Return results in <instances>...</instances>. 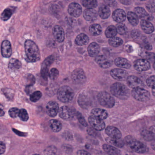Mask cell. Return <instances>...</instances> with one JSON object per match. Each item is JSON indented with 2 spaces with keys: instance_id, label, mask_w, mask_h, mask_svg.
<instances>
[{
  "instance_id": "58",
  "label": "cell",
  "mask_w": 155,
  "mask_h": 155,
  "mask_svg": "<svg viewBox=\"0 0 155 155\" xmlns=\"http://www.w3.org/2000/svg\"><path fill=\"white\" fill-rule=\"evenodd\" d=\"M77 154L78 155H91V153L86 150H78Z\"/></svg>"
},
{
  "instance_id": "22",
  "label": "cell",
  "mask_w": 155,
  "mask_h": 155,
  "mask_svg": "<svg viewBox=\"0 0 155 155\" xmlns=\"http://www.w3.org/2000/svg\"><path fill=\"white\" fill-rule=\"evenodd\" d=\"M83 17L87 21H95L97 18V13L93 8H87L83 12Z\"/></svg>"
},
{
  "instance_id": "35",
  "label": "cell",
  "mask_w": 155,
  "mask_h": 155,
  "mask_svg": "<svg viewBox=\"0 0 155 155\" xmlns=\"http://www.w3.org/2000/svg\"><path fill=\"white\" fill-rule=\"evenodd\" d=\"M106 141L108 144H111L117 147L122 148L125 145L124 140L120 139V138L114 139L109 137L106 138Z\"/></svg>"
},
{
  "instance_id": "56",
  "label": "cell",
  "mask_w": 155,
  "mask_h": 155,
  "mask_svg": "<svg viewBox=\"0 0 155 155\" xmlns=\"http://www.w3.org/2000/svg\"><path fill=\"white\" fill-rule=\"evenodd\" d=\"M6 145L2 141H0V155L3 154L6 151Z\"/></svg>"
},
{
  "instance_id": "42",
  "label": "cell",
  "mask_w": 155,
  "mask_h": 155,
  "mask_svg": "<svg viewBox=\"0 0 155 155\" xmlns=\"http://www.w3.org/2000/svg\"><path fill=\"white\" fill-rule=\"evenodd\" d=\"M42 96V93L40 91H35L30 95V100L32 102H37L39 100Z\"/></svg>"
},
{
  "instance_id": "30",
  "label": "cell",
  "mask_w": 155,
  "mask_h": 155,
  "mask_svg": "<svg viewBox=\"0 0 155 155\" xmlns=\"http://www.w3.org/2000/svg\"><path fill=\"white\" fill-rule=\"evenodd\" d=\"M102 148L106 153L111 155H120L121 152L118 149L109 144H104L102 146Z\"/></svg>"
},
{
  "instance_id": "26",
  "label": "cell",
  "mask_w": 155,
  "mask_h": 155,
  "mask_svg": "<svg viewBox=\"0 0 155 155\" xmlns=\"http://www.w3.org/2000/svg\"><path fill=\"white\" fill-rule=\"evenodd\" d=\"M98 14L102 19H106L109 18L110 15V10L109 7L103 4L101 5L98 9Z\"/></svg>"
},
{
  "instance_id": "40",
  "label": "cell",
  "mask_w": 155,
  "mask_h": 155,
  "mask_svg": "<svg viewBox=\"0 0 155 155\" xmlns=\"http://www.w3.org/2000/svg\"><path fill=\"white\" fill-rule=\"evenodd\" d=\"M82 5L87 8H94L97 5V0H82Z\"/></svg>"
},
{
  "instance_id": "25",
  "label": "cell",
  "mask_w": 155,
  "mask_h": 155,
  "mask_svg": "<svg viewBox=\"0 0 155 155\" xmlns=\"http://www.w3.org/2000/svg\"><path fill=\"white\" fill-rule=\"evenodd\" d=\"M91 114L92 116L103 120L106 119L108 116V114L107 110L103 109L98 108L92 109L91 111Z\"/></svg>"
},
{
  "instance_id": "15",
  "label": "cell",
  "mask_w": 155,
  "mask_h": 155,
  "mask_svg": "<svg viewBox=\"0 0 155 155\" xmlns=\"http://www.w3.org/2000/svg\"><path fill=\"white\" fill-rule=\"evenodd\" d=\"M126 80L128 86L131 88L143 87V83L142 81L136 76H128Z\"/></svg>"
},
{
  "instance_id": "41",
  "label": "cell",
  "mask_w": 155,
  "mask_h": 155,
  "mask_svg": "<svg viewBox=\"0 0 155 155\" xmlns=\"http://www.w3.org/2000/svg\"><path fill=\"white\" fill-rule=\"evenodd\" d=\"M116 28L117 33L121 35H125L127 31V28L125 24L122 23H119L117 24Z\"/></svg>"
},
{
  "instance_id": "51",
  "label": "cell",
  "mask_w": 155,
  "mask_h": 155,
  "mask_svg": "<svg viewBox=\"0 0 155 155\" xmlns=\"http://www.w3.org/2000/svg\"><path fill=\"white\" fill-rule=\"evenodd\" d=\"M62 136L63 138L68 141H70L73 140V135L70 131H65V132H63Z\"/></svg>"
},
{
  "instance_id": "47",
  "label": "cell",
  "mask_w": 155,
  "mask_h": 155,
  "mask_svg": "<svg viewBox=\"0 0 155 155\" xmlns=\"http://www.w3.org/2000/svg\"><path fill=\"white\" fill-rule=\"evenodd\" d=\"M146 8L149 12L154 13L155 11V2L154 1H150L146 4Z\"/></svg>"
},
{
  "instance_id": "33",
  "label": "cell",
  "mask_w": 155,
  "mask_h": 155,
  "mask_svg": "<svg viewBox=\"0 0 155 155\" xmlns=\"http://www.w3.org/2000/svg\"><path fill=\"white\" fill-rule=\"evenodd\" d=\"M49 126L51 130L55 132H59L62 129V124L58 120H51L49 121Z\"/></svg>"
},
{
  "instance_id": "8",
  "label": "cell",
  "mask_w": 155,
  "mask_h": 155,
  "mask_svg": "<svg viewBox=\"0 0 155 155\" xmlns=\"http://www.w3.org/2000/svg\"><path fill=\"white\" fill-rule=\"evenodd\" d=\"M71 78L73 83L76 84H83L87 80L85 72L81 68L75 69L71 73Z\"/></svg>"
},
{
  "instance_id": "53",
  "label": "cell",
  "mask_w": 155,
  "mask_h": 155,
  "mask_svg": "<svg viewBox=\"0 0 155 155\" xmlns=\"http://www.w3.org/2000/svg\"><path fill=\"white\" fill-rule=\"evenodd\" d=\"M97 131V130L94 129L92 127H88L87 128V132L88 134L90 136H92V137H97V136L98 133Z\"/></svg>"
},
{
  "instance_id": "4",
  "label": "cell",
  "mask_w": 155,
  "mask_h": 155,
  "mask_svg": "<svg viewBox=\"0 0 155 155\" xmlns=\"http://www.w3.org/2000/svg\"><path fill=\"white\" fill-rule=\"evenodd\" d=\"M74 91L70 87L68 86H63L61 87L57 93L58 99L64 103L71 102L74 98Z\"/></svg>"
},
{
  "instance_id": "44",
  "label": "cell",
  "mask_w": 155,
  "mask_h": 155,
  "mask_svg": "<svg viewBox=\"0 0 155 155\" xmlns=\"http://www.w3.org/2000/svg\"><path fill=\"white\" fill-rule=\"evenodd\" d=\"M59 75V72L57 68H53L50 71H49V77L52 80H55L58 78Z\"/></svg>"
},
{
  "instance_id": "13",
  "label": "cell",
  "mask_w": 155,
  "mask_h": 155,
  "mask_svg": "<svg viewBox=\"0 0 155 155\" xmlns=\"http://www.w3.org/2000/svg\"><path fill=\"white\" fill-rule=\"evenodd\" d=\"M68 12L72 17L78 18L82 14V8L78 3L72 2L69 5Z\"/></svg>"
},
{
  "instance_id": "5",
  "label": "cell",
  "mask_w": 155,
  "mask_h": 155,
  "mask_svg": "<svg viewBox=\"0 0 155 155\" xmlns=\"http://www.w3.org/2000/svg\"><path fill=\"white\" fill-rule=\"evenodd\" d=\"M97 99L101 106L109 108L113 107L116 102L114 97L105 91H101L98 94Z\"/></svg>"
},
{
  "instance_id": "20",
  "label": "cell",
  "mask_w": 155,
  "mask_h": 155,
  "mask_svg": "<svg viewBox=\"0 0 155 155\" xmlns=\"http://www.w3.org/2000/svg\"><path fill=\"white\" fill-rule=\"evenodd\" d=\"M112 18L116 22L122 23L126 19V14L123 10L117 9L112 13Z\"/></svg>"
},
{
  "instance_id": "63",
  "label": "cell",
  "mask_w": 155,
  "mask_h": 155,
  "mask_svg": "<svg viewBox=\"0 0 155 155\" xmlns=\"http://www.w3.org/2000/svg\"><path fill=\"white\" fill-rule=\"evenodd\" d=\"M138 1H147V0H138Z\"/></svg>"
},
{
  "instance_id": "1",
  "label": "cell",
  "mask_w": 155,
  "mask_h": 155,
  "mask_svg": "<svg viewBox=\"0 0 155 155\" xmlns=\"http://www.w3.org/2000/svg\"><path fill=\"white\" fill-rule=\"evenodd\" d=\"M25 49L27 58L30 61L36 62L40 59L39 49L34 41L30 40L26 41L25 43Z\"/></svg>"
},
{
  "instance_id": "36",
  "label": "cell",
  "mask_w": 155,
  "mask_h": 155,
  "mask_svg": "<svg viewBox=\"0 0 155 155\" xmlns=\"http://www.w3.org/2000/svg\"><path fill=\"white\" fill-rule=\"evenodd\" d=\"M89 32L93 36H98L102 32V28L98 24H93L90 26Z\"/></svg>"
},
{
  "instance_id": "43",
  "label": "cell",
  "mask_w": 155,
  "mask_h": 155,
  "mask_svg": "<svg viewBox=\"0 0 155 155\" xmlns=\"http://www.w3.org/2000/svg\"><path fill=\"white\" fill-rule=\"evenodd\" d=\"M18 116L22 121H27L29 119L28 114L25 109L20 110Z\"/></svg>"
},
{
  "instance_id": "2",
  "label": "cell",
  "mask_w": 155,
  "mask_h": 155,
  "mask_svg": "<svg viewBox=\"0 0 155 155\" xmlns=\"http://www.w3.org/2000/svg\"><path fill=\"white\" fill-rule=\"evenodd\" d=\"M123 140L127 147L136 153L143 154L147 150V147L144 143L137 140L132 136H127Z\"/></svg>"
},
{
  "instance_id": "62",
  "label": "cell",
  "mask_w": 155,
  "mask_h": 155,
  "mask_svg": "<svg viewBox=\"0 0 155 155\" xmlns=\"http://www.w3.org/2000/svg\"><path fill=\"white\" fill-rule=\"evenodd\" d=\"M14 1L17 2H21V0H14Z\"/></svg>"
},
{
  "instance_id": "38",
  "label": "cell",
  "mask_w": 155,
  "mask_h": 155,
  "mask_svg": "<svg viewBox=\"0 0 155 155\" xmlns=\"http://www.w3.org/2000/svg\"><path fill=\"white\" fill-rule=\"evenodd\" d=\"M117 28L114 26H110L105 31V35L107 38H110L115 37L117 35Z\"/></svg>"
},
{
  "instance_id": "50",
  "label": "cell",
  "mask_w": 155,
  "mask_h": 155,
  "mask_svg": "<svg viewBox=\"0 0 155 155\" xmlns=\"http://www.w3.org/2000/svg\"><path fill=\"white\" fill-rule=\"evenodd\" d=\"M3 91L5 96L9 99H12L14 97V91L12 89L9 88L4 89L3 90Z\"/></svg>"
},
{
  "instance_id": "59",
  "label": "cell",
  "mask_w": 155,
  "mask_h": 155,
  "mask_svg": "<svg viewBox=\"0 0 155 155\" xmlns=\"http://www.w3.org/2000/svg\"><path fill=\"white\" fill-rule=\"evenodd\" d=\"M120 2L124 5H129L131 0H119Z\"/></svg>"
},
{
  "instance_id": "23",
  "label": "cell",
  "mask_w": 155,
  "mask_h": 155,
  "mask_svg": "<svg viewBox=\"0 0 155 155\" xmlns=\"http://www.w3.org/2000/svg\"><path fill=\"white\" fill-rule=\"evenodd\" d=\"M141 136L147 141H151L155 138V127L152 126L149 130H144L141 132Z\"/></svg>"
},
{
  "instance_id": "27",
  "label": "cell",
  "mask_w": 155,
  "mask_h": 155,
  "mask_svg": "<svg viewBox=\"0 0 155 155\" xmlns=\"http://www.w3.org/2000/svg\"><path fill=\"white\" fill-rule=\"evenodd\" d=\"M114 63L119 68L124 69H129L131 68V63L127 59L118 58L115 59Z\"/></svg>"
},
{
  "instance_id": "19",
  "label": "cell",
  "mask_w": 155,
  "mask_h": 155,
  "mask_svg": "<svg viewBox=\"0 0 155 155\" xmlns=\"http://www.w3.org/2000/svg\"><path fill=\"white\" fill-rule=\"evenodd\" d=\"M105 132L110 137L114 139L121 138V132L116 127L113 126H108L105 129Z\"/></svg>"
},
{
  "instance_id": "29",
  "label": "cell",
  "mask_w": 155,
  "mask_h": 155,
  "mask_svg": "<svg viewBox=\"0 0 155 155\" xmlns=\"http://www.w3.org/2000/svg\"><path fill=\"white\" fill-rule=\"evenodd\" d=\"M89 41V38L87 35L84 33H81L76 38L75 43L78 46H85L88 43Z\"/></svg>"
},
{
  "instance_id": "37",
  "label": "cell",
  "mask_w": 155,
  "mask_h": 155,
  "mask_svg": "<svg viewBox=\"0 0 155 155\" xmlns=\"http://www.w3.org/2000/svg\"><path fill=\"white\" fill-rule=\"evenodd\" d=\"M127 18L132 26H136L138 24L139 18L135 12H129L127 14Z\"/></svg>"
},
{
  "instance_id": "31",
  "label": "cell",
  "mask_w": 155,
  "mask_h": 155,
  "mask_svg": "<svg viewBox=\"0 0 155 155\" xmlns=\"http://www.w3.org/2000/svg\"><path fill=\"white\" fill-rule=\"evenodd\" d=\"M134 12L137 14L138 18L141 20H146L148 21L150 20V15L143 8L141 7H137L134 9Z\"/></svg>"
},
{
  "instance_id": "21",
  "label": "cell",
  "mask_w": 155,
  "mask_h": 155,
  "mask_svg": "<svg viewBox=\"0 0 155 155\" xmlns=\"http://www.w3.org/2000/svg\"><path fill=\"white\" fill-rule=\"evenodd\" d=\"M78 103L81 108L87 109L91 104V100L88 97L84 94H81L78 97Z\"/></svg>"
},
{
  "instance_id": "54",
  "label": "cell",
  "mask_w": 155,
  "mask_h": 155,
  "mask_svg": "<svg viewBox=\"0 0 155 155\" xmlns=\"http://www.w3.org/2000/svg\"><path fill=\"white\" fill-rule=\"evenodd\" d=\"M104 2L106 5L109 7L113 8L117 6V2L115 0H104Z\"/></svg>"
},
{
  "instance_id": "10",
  "label": "cell",
  "mask_w": 155,
  "mask_h": 155,
  "mask_svg": "<svg viewBox=\"0 0 155 155\" xmlns=\"http://www.w3.org/2000/svg\"><path fill=\"white\" fill-rule=\"evenodd\" d=\"M88 122L91 127L94 129L98 131H101L104 129L105 128V122L103 120L98 118L94 116H90L88 118Z\"/></svg>"
},
{
  "instance_id": "46",
  "label": "cell",
  "mask_w": 155,
  "mask_h": 155,
  "mask_svg": "<svg viewBox=\"0 0 155 155\" xmlns=\"http://www.w3.org/2000/svg\"><path fill=\"white\" fill-rule=\"evenodd\" d=\"M19 111L20 110L18 108H12L9 110V114L11 117L15 118L18 117Z\"/></svg>"
},
{
  "instance_id": "12",
  "label": "cell",
  "mask_w": 155,
  "mask_h": 155,
  "mask_svg": "<svg viewBox=\"0 0 155 155\" xmlns=\"http://www.w3.org/2000/svg\"><path fill=\"white\" fill-rule=\"evenodd\" d=\"M134 68L137 71H146L150 68V63L147 60L145 59H140L137 60L134 63Z\"/></svg>"
},
{
  "instance_id": "39",
  "label": "cell",
  "mask_w": 155,
  "mask_h": 155,
  "mask_svg": "<svg viewBox=\"0 0 155 155\" xmlns=\"http://www.w3.org/2000/svg\"><path fill=\"white\" fill-rule=\"evenodd\" d=\"M123 40L120 38L113 37L109 40V43L110 46L114 48H117L123 44Z\"/></svg>"
},
{
  "instance_id": "60",
  "label": "cell",
  "mask_w": 155,
  "mask_h": 155,
  "mask_svg": "<svg viewBox=\"0 0 155 155\" xmlns=\"http://www.w3.org/2000/svg\"><path fill=\"white\" fill-rule=\"evenodd\" d=\"M4 114V111L3 110V107L2 105L0 104V115L3 116Z\"/></svg>"
},
{
  "instance_id": "14",
  "label": "cell",
  "mask_w": 155,
  "mask_h": 155,
  "mask_svg": "<svg viewBox=\"0 0 155 155\" xmlns=\"http://www.w3.org/2000/svg\"><path fill=\"white\" fill-rule=\"evenodd\" d=\"M59 107L58 104L55 101H50L46 106L47 114L51 117H54L58 113Z\"/></svg>"
},
{
  "instance_id": "45",
  "label": "cell",
  "mask_w": 155,
  "mask_h": 155,
  "mask_svg": "<svg viewBox=\"0 0 155 155\" xmlns=\"http://www.w3.org/2000/svg\"><path fill=\"white\" fill-rule=\"evenodd\" d=\"M77 118H78V120L79 123L84 127H86L88 126L87 122L85 120V118L83 117V115L80 113V112H78L77 114Z\"/></svg>"
},
{
  "instance_id": "34",
  "label": "cell",
  "mask_w": 155,
  "mask_h": 155,
  "mask_svg": "<svg viewBox=\"0 0 155 155\" xmlns=\"http://www.w3.org/2000/svg\"><path fill=\"white\" fill-rule=\"evenodd\" d=\"M8 68L12 71L19 70L21 68V62L17 59H12L9 63Z\"/></svg>"
},
{
  "instance_id": "3",
  "label": "cell",
  "mask_w": 155,
  "mask_h": 155,
  "mask_svg": "<svg viewBox=\"0 0 155 155\" xmlns=\"http://www.w3.org/2000/svg\"><path fill=\"white\" fill-rule=\"evenodd\" d=\"M111 94L121 100H127L130 96L129 89L124 84L120 82L113 83L110 87Z\"/></svg>"
},
{
  "instance_id": "57",
  "label": "cell",
  "mask_w": 155,
  "mask_h": 155,
  "mask_svg": "<svg viewBox=\"0 0 155 155\" xmlns=\"http://www.w3.org/2000/svg\"><path fill=\"white\" fill-rule=\"evenodd\" d=\"M47 154H56L57 153V148L54 147H51L47 149Z\"/></svg>"
},
{
  "instance_id": "11",
  "label": "cell",
  "mask_w": 155,
  "mask_h": 155,
  "mask_svg": "<svg viewBox=\"0 0 155 155\" xmlns=\"http://www.w3.org/2000/svg\"><path fill=\"white\" fill-rule=\"evenodd\" d=\"M59 115L60 117L64 120H68L72 119L74 117V111L68 106L61 107L59 110Z\"/></svg>"
},
{
  "instance_id": "18",
  "label": "cell",
  "mask_w": 155,
  "mask_h": 155,
  "mask_svg": "<svg viewBox=\"0 0 155 155\" xmlns=\"http://www.w3.org/2000/svg\"><path fill=\"white\" fill-rule=\"evenodd\" d=\"M1 53L4 58H9L12 54V48L10 42L8 40H5L2 42L1 45Z\"/></svg>"
},
{
  "instance_id": "17",
  "label": "cell",
  "mask_w": 155,
  "mask_h": 155,
  "mask_svg": "<svg viewBox=\"0 0 155 155\" xmlns=\"http://www.w3.org/2000/svg\"><path fill=\"white\" fill-rule=\"evenodd\" d=\"M95 61L97 64L102 68H108L112 66V62L107 57L103 55L96 56Z\"/></svg>"
},
{
  "instance_id": "49",
  "label": "cell",
  "mask_w": 155,
  "mask_h": 155,
  "mask_svg": "<svg viewBox=\"0 0 155 155\" xmlns=\"http://www.w3.org/2000/svg\"><path fill=\"white\" fill-rule=\"evenodd\" d=\"M155 77L154 75L148 78L146 81L147 85L151 88H155Z\"/></svg>"
},
{
  "instance_id": "9",
  "label": "cell",
  "mask_w": 155,
  "mask_h": 155,
  "mask_svg": "<svg viewBox=\"0 0 155 155\" xmlns=\"http://www.w3.org/2000/svg\"><path fill=\"white\" fill-rule=\"evenodd\" d=\"M110 76L114 79L118 81H124L127 80L128 73L125 70L120 68H114L110 71Z\"/></svg>"
},
{
  "instance_id": "24",
  "label": "cell",
  "mask_w": 155,
  "mask_h": 155,
  "mask_svg": "<svg viewBox=\"0 0 155 155\" xmlns=\"http://www.w3.org/2000/svg\"><path fill=\"white\" fill-rule=\"evenodd\" d=\"M140 27L143 31L146 34H151L154 31V26L149 21L141 20Z\"/></svg>"
},
{
  "instance_id": "16",
  "label": "cell",
  "mask_w": 155,
  "mask_h": 155,
  "mask_svg": "<svg viewBox=\"0 0 155 155\" xmlns=\"http://www.w3.org/2000/svg\"><path fill=\"white\" fill-rule=\"evenodd\" d=\"M53 35L56 40L59 43H61L65 40V32L61 26L57 25L53 29Z\"/></svg>"
},
{
  "instance_id": "32",
  "label": "cell",
  "mask_w": 155,
  "mask_h": 155,
  "mask_svg": "<svg viewBox=\"0 0 155 155\" xmlns=\"http://www.w3.org/2000/svg\"><path fill=\"white\" fill-rule=\"evenodd\" d=\"M16 8L15 7H9L4 10V11L2 13L1 18L2 20L6 21L10 18L12 14L15 12Z\"/></svg>"
},
{
  "instance_id": "55",
  "label": "cell",
  "mask_w": 155,
  "mask_h": 155,
  "mask_svg": "<svg viewBox=\"0 0 155 155\" xmlns=\"http://www.w3.org/2000/svg\"><path fill=\"white\" fill-rule=\"evenodd\" d=\"M34 89L33 85H27L26 88H25V91L28 95H30L31 93H33Z\"/></svg>"
},
{
  "instance_id": "48",
  "label": "cell",
  "mask_w": 155,
  "mask_h": 155,
  "mask_svg": "<svg viewBox=\"0 0 155 155\" xmlns=\"http://www.w3.org/2000/svg\"><path fill=\"white\" fill-rule=\"evenodd\" d=\"M131 35L132 38L135 40L139 39L142 36L141 32L138 29H134L132 30L131 31Z\"/></svg>"
},
{
  "instance_id": "61",
  "label": "cell",
  "mask_w": 155,
  "mask_h": 155,
  "mask_svg": "<svg viewBox=\"0 0 155 155\" xmlns=\"http://www.w3.org/2000/svg\"><path fill=\"white\" fill-rule=\"evenodd\" d=\"M152 89V94H153V96H155V88H153Z\"/></svg>"
},
{
  "instance_id": "6",
  "label": "cell",
  "mask_w": 155,
  "mask_h": 155,
  "mask_svg": "<svg viewBox=\"0 0 155 155\" xmlns=\"http://www.w3.org/2000/svg\"><path fill=\"white\" fill-rule=\"evenodd\" d=\"M131 95L136 100L140 102H146L150 97V92L142 87H136L131 91Z\"/></svg>"
},
{
  "instance_id": "28",
  "label": "cell",
  "mask_w": 155,
  "mask_h": 155,
  "mask_svg": "<svg viewBox=\"0 0 155 155\" xmlns=\"http://www.w3.org/2000/svg\"><path fill=\"white\" fill-rule=\"evenodd\" d=\"M89 55L91 57L97 56L100 51V47L97 43L92 42L89 45L87 48Z\"/></svg>"
},
{
  "instance_id": "52",
  "label": "cell",
  "mask_w": 155,
  "mask_h": 155,
  "mask_svg": "<svg viewBox=\"0 0 155 155\" xmlns=\"http://www.w3.org/2000/svg\"><path fill=\"white\" fill-rule=\"evenodd\" d=\"M27 85H33L35 84L36 79L35 77L33 75L31 74H29L28 75L27 78Z\"/></svg>"
},
{
  "instance_id": "7",
  "label": "cell",
  "mask_w": 155,
  "mask_h": 155,
  "mask_svg": "<svg viewBox=\"0 0 155 155\" xmlns=\"http://www.w3.org/2000/svg\"><path fill=\"white\" fill-rule=\"evenodd\" d=\"M54 60H55V58L54 56L51 55L48 57L42 63L41 73V77L45 80H48L49 74V68L53 63Z\"/></svg>"
}]
</instances>
